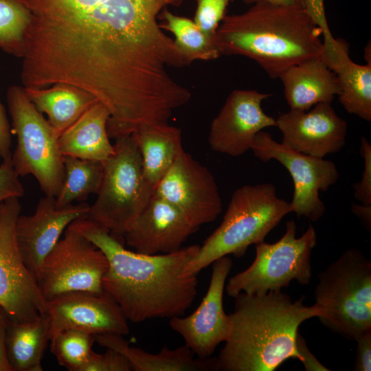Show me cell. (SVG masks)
I'll return each instance as SVG.
<instances>
[{"label": "cell", "instance_id": "cell-1", "mask_svg": "<svg viewBox=\"0 0 371 371\" xmlns=\"http://www.w3.org/2000/svg\"><path fill=\"white\" fill-rule=\"evenodd\" d=\"M30 12L24 88L79 87L109 111L110 138L168 123L192 93L169 69L190 63L158 22L185 0H22Z\"/></svg>", "mask_w": 371, "mask_h": 371}, {"label": "cell", "instance_id": "cell-2", "mask_svg": "<svg viewBox=\"0 0 371 371\" xmlns=\"http://www.w3.org/2000/svg\"><path fill=\"white\" fill-rule=\"evenodd\" d=\"M71 225L106 256L109 267L103 289L128 321L182 316L192 306L198 292V275L188 267L200 245L145 254L126 249L117 237L85 217Z\"/></svg>", "mask_w": 371, "mask_h": 371}, {"label": "cell", "instance_id": "cell-3", "mask_svg": "<svg viewBox=\"0 0 371 371\" xmlns=\"http://www.w3.org/2000/svg\"><path fill=\"white\" fill-rule=\"evenodd\" d=\"M234 298L230 331L214 361L216 370L274 371L289 359L299 360V326L324 315L317 304L304 305V296L293 301L281 291L240 293Z\"/></svg>", "mask_w": 371, "mask_h": 371}, {"label": "cell", "instance_id": "cell-4", "mask_svg": "<svg viewBox=\"0 0 371 371\" xmlns=\"http://www.w3.org/2000/svg\"><path fill=\"white\" fill-rule=\"evenodd\" d=\"M321 36L304 5L258 1L243 13L225 15L214 43L221 55L251 59L278 78L293 65L323 57Z\"/></svg>", "mask_w": 371, "mask_h": 371}, {"label": "cell", "instance_id": "cell-5", "mask_svg": "<svg viewBox=\"0 0 371 371\" xmlns=\"http://www.w3.org/2000/svg\"><path fill=\"white\" fill-rule=\"evenodd\" d=\"M292 212L290 202L278 197L271 183L245 185L232 194L220 225L199 247L188 270L198 275L217 259L243 256Z\"/></svg>", "mask_w": 371, "mask_h": 371}, {"label": "cell", "instance_id": "cell-6", "mask_svg": "<svg viewBox=\"0 0 371 371\" xmlns=\"http://www.w3.org/2000/svg\"><path fill=\"white\" fill-rule=\"evenodd\" d=\"M114 153L103 162L102 182L86 218L115 237L124 236L155 193L146 179L132 135L115 139Z\"/></svg>", "mask_w": 371, "mask_h": 371}, {"label": "cell", "instance_id": "cell-7", "mask_svg": "<svg viewBox=\"0 0 371 371\" xmlns=\"http://www.w3.org/2000/svg\"><path fill=\"white\" fill-rule=\"evenodd\" d=\"M318 318L331 330L355 339L371 329V262L359 249H346L318 276Z\"/></svg>", "mask_w": 371, "mask_h": 371}, {"label": "cell", "instance_id": "cell-8", "mask_svg": "<svg viewBox=\"0 0 371 371\" xmlns=\"http://www.w3.org/2000/svg\"><path fill=\"white\" fill-rule=\"evenodd\" d=\"M6 100L16 135L11 156L16 172L19 177L32 175L45 195L56 197L64 176L58 135L30 100L23 87H10Z\"/></svg>", "mask_w": 371, "mask_h": 371}, {"label": "cell", "instance_id": "cell-9", "mask_svg": "<svg viewBox=\"0 0 371 371\" xmlns=\"http://www.w3.org/2000/svg\"><path fill=\"white\" fill-rule=\"evenodd\" d=\"M297 226L289 221L286 231L274 243L256 244V257L246 269L231 277L225 287L227 294L235 297L240 293L263 295L281 291L296 280L301 285L310 283L312 277L311 256L317 242L314 227L296 238Z\"/></svg>", "mask_w": 371, "mask_h": 371}, {"label": "cell", "instance_id": "cell-10", "mask_svg": "<svg viewBox=\"0 0 371 371\" xmlns=\"http://www.w3.org/2000/svg\"><path fill=\"white\" fill-rule=\"evenodd\" d=\"M104 254L71 224L44 259L36 281L47 301L72 292L102 293Z\"/></svg>", "mask_w": 371, "mask_h": 371}, {"label": "cell", "instance_id": "cell-11", "mask_svg": "<svg viewBox=\"0 0 371 371\" xmlns=\"http://www.w3.org/2000/svg\"><path fill=\"white\" fill-rule=\"evenodd\" d=\"M21 210L17 197L7 199L0 208V307L15 322L47 313V301L17 245L16 223Z\"/></svg>", "mask_w": 371, "mask_h": 371}, {"label": "cell", "instance_id": "cell-12", "mask_svg": "<svg viewBox=\"0 0 371 371\" xmlns=\"http://www.w3.org/2000/svg\"><path fill=\"white\" fill-rule=\"evenodd\" d=\"M251 150L258 159L265 162L276 159L289 172L294 184L292 212L312 221L324 214L326 207L319 192H326L339 178L334 162L293 150L262 131L256 135Z\"/></svg>", "mask_w": 371, "mask_h": 371}, {"label": "cell", "instance_id": "cell-13", "mask_svg": "<svg viewBox=\"0 0 371 371\" xmlns=\"http://www.w3.org/2000/svg\"><path fill=\"white\" fill-rule=\"evenodd\" d=\"M155 193L197 228L214 221L222 212L221 197L212 172L184 150L158 183Z\"/></svg>", "mask_w": 371, "mask_h": 371}, {"label": "cell", "instance_id": "cell-14", "mask_svg": "<svg viewBox=\"0 0 371 371\" xmlns=\"http://www.w3.org/2000/svg\"><path fill=\"white\" fill-rule=\"evenodd\" d=\"M209 287L197 308L186 317L170 319V328L181 336L185 346L199 358L207 359L227 339L231 327L223 308V293L232 260L226 256L213 262Z\"/></svg>", "mask_w": 371, "mask_h": 371}, {"label": "cell", "instance_id": "cell-15", "mask_svg": "<svg viewBox=\"0 0 371 371\" xmlns=\"http://www.w3.org/2000/svg\"><path fill=\"white\" fill-rule=\"evenodd\" d=\"M270 96L256 90L232 91L210 124V148L232 157L242 155L250 150L260 131L276 126V119L266 114L261 105Z\"/></svg>", "mask_w": 371, "mask_h": 371}, {"label": "cell", "instance_id": "cell-16", "mask_svg": "<svg viewBox=\"0 0 371 371\" xmlns=\"http://www.w3.org/2000/svg\"><path fill=\"white\" fill-rule=\"evenodd\" d=\"M49 341L58 333L76 329L94 335L129 333L128 320L106 292H72L47 301Z\"/></svg>", "mask_w": 371, "mask_h": 371}, {"label": "cell", "instance_id": "cell-17", "mask_svg": "<svg viewBox=\"0 0 371 371\" xmlns=\"http://www.w3.org/2000/svg\"><path fill=\"white\" fill-rule=\"evenodd\" d=\"M90 205L85 202L59 207L54 196L41 198L34 212L19 215L16 237L23 260L36 277L41 266L67 227L74 221L86 217Z\"/></svg>", "mask_w": 371, "mask_h": 371}, {"label": "cell", "instance_id": "cell-18", "mask_svg": "<svg viewBox=\"0 0 371 371\" xmlns=\"http://www.w3.org/2000/svg\"><path fill=\"white\" fill-rule=\"evenodd\" d=\"M276 121L282 133V144L299 153L324 158L346 144L347 123L331 103H319L308 111L291 109Z\"/></svg>", "mask_w": 371, "mask_h": 371}, {"label": "cell", "instance_id": "cell-19", "mask_svg": "<svg viewBox=\"0 0 371 371\" xmlns=\"http://www.w3.org/2000/svg\"><path fill=\"white\" fill-rule=\"evenodd\" d=\"M198 229L177 208L154 193L124 238L137 252L168 254L181 249Z\"/></svg>", "mask_w": 371, "mask_h": 371}, {"label": "cell", "instance_id": "cell-20", "mask_svg": "<svg viewBox=\"0 0 371 371\" xmlns=\"http://www.w3.org/2000/svg\"><path fill=\"white\" fill-rule=\"evenodd\" d=\"M278 78L291 110L308 111L319 103H331L339 91L336 74L323 57L293 65Z\"/></svg>", "mask_w": 371, "mask_h": 371}, {"label": "cell", "instance_id": "cell-21", "mask_svg": "<svg viewBox=\"0 0 371 371\" xmlns=\"http://www.w3.org/2000/svg\"><path fill=\"white\" fill-rule=\"evenodd\" d=\"M109 117L107 109L95 101L59 136L62 155L104 162L115 152L107 131Z\"/></svg>", "mask_w": 371, "mask_h": 371}, {"label": "cell", "instance_id": "cell-22", "mask_svg": "<svg viewBox=\"0 0 371 371\" xmlns=\"http://www.w3.org/2000/svg\"><path fill=\"white\" fill-rule=\"evenodd\" d=\"M95 341L101 346L122 355L134 371H203L214 368V361L195 359L185 345L175 349L166 346L157 354L131 346L122 336L113 334L95 335Z\"/></svg>", "mask_w": 371, "mask_h": 371}, {"label": "cell", "instance_id": "cell-23", "mask_svg": "<svg viewBox=\"0 0 371 371\" xmlns=\"http://www.w3.org/2000/svg\"><path fill=\"white\" fill-rule=\"evenodd\" d=\"M131 135L141 154L144 177L155 189L183 150L181 131L168 123L147 124Z\"/></svg>", "mask_w": 371, "mask_h": 371}, {"label": "cell", "instance_id": "cell-24", "mask_svg": "<svg viewBox=\"0 0 371 371\" xmlns=\"http://www.w3.org/2000/svg\"><path fill=\"white\" fill-rule=\"evenodd\" d=\"M25 91L60 136L73 124L97 100L87 91L65 83H56L42 89Z\"/></svg>", "mask_w": 371, "mask_h": 371}, {"label": "cell", "instance_id": "cell-25", "mask_svg": "<svg viewBox=\"0 0 371 371\" xmlns=\"http://www.w3.org/2000/svg\"><path fill=\"white\" fill-rule=\"evenodd\" d=\"M48 341L47 313L24 322L8 319L5 348L12 371H42V359Z\"/></svg>", "mask_w": 371, "mask_h": 371}, {"label": "cell", "instance_id": "cell-26", "mask_svg": "<svg viewBox=\"0 0 371 371\" xmlns=\"http://www.w3.org/2000/svg\"><path fill=\"white\" fill-rule=\"evenodd\" d=\"M340 104L350 114L371 120V63L360 65L348 58L335 71Z\"/></svg>", "mask_w": 371, "mask_h": 371}, {"label": "cell", "instance_id": "cell-27", "mask_svg": "<svg viewBox=\"0 0 371 371\" xmlns=\"http://www.w3.org/2000/svg\"><path fill=\"white\" fill-rule=\"evenodd\" d=\"M64 176L61 188L55 197L59 207L81 203L99 190L103 162L63 156Z\"/></svg>", "mask_w": 371, "mask_h": 371}, {"label": "cell", "instance_id": "cell-28", "mask_svg": "<svg viewBox=\"0 0 371 371\" xmlns=\"http://www.w3.org/2000/svg\"><path fill=\"white\" fill-rule=\"evenodd\" d=\"M162 30L171 32L181 53L190 64L194 60H210L221 56L214 39L205 35L189 18L176 15L165 8L159 13Z\"/></svg>", "mask_w": 371, "mask_h": 371}, {"label": "cell", "instance_id": "cell-29", "mask_svg": "<svg viewBox=\"0 0 371 371\" xmlns=\"http://www.w3.org/2000/svg\"><path fill=\"white\" fill-rule=\"evenodd\" d=\"M30 12L22 0H0V49L22 58Z\"/></svg>", "mask_w": 371, "mask_h": 371}, {"label": "cell", "instance_id": "cell-30", "mask_svg": "<svg viewBox=\"0 0 371 371\" xmlns=\"http://www.w3.org/2000/svg\"><path fill=\"white\" fill-rule=\"evenodd\" d=\"M49 341L51 352L61 366L69 371H81L93 350L95 336L76 329H66Z\"/></svg>", "mask_w": 371, "mask_h": 371}, {"label": "cell", "instance_id": "cell-31", "mask_svg": "<svg viewBox=\"0 0 371 371\" xmlns=\"http://www.w3.org/2000/svg\"><path fill=\"white\" fill-rule=\"evenodd\" d=\"M304 7L322 31L323 58L330 68H333L348 55V46L344 41L333 37L326 20L324 0H304Z\"/></svg>", "mask_w": 371, "mask_h": 371}, {"label": "cell", "instance_id": "cell-32", "mask_svg": "<svg viewBox=\"0 0 371 371\" xmlns=\"http://www.w3.org/2000/svg\"><path fill=\"white\" fill-rule=\"evenodd\" d=\"M197 8L194 22L207 36L214 38L221 22L225 16L229 2L232 0H196Z\"/></svg>", "mask_w": 371, "mask_h": 371}, {"label": "cell", "instance_id": "cell-33", "mask_svg": "<svg viewBox=\"0 0 371 371\" xmlns=\"http://www.w3.org/2000/svg\"><path fill=\"white\" fill-rule=\"evenodd\" d=\"M126 359L120 353L107 348L104 354L91 352L81 371H131Z\"/></svg>", "mask_w": 371, "mask_h": 371}, {"label": "cell", "instance_id": "cell-34", "mask_svg": "<svg viewBox=\"0 0 371 371\" xmlns=\"http://www.w3.org/2000/svg\"><path fill=\"white\" fill-rule=\"evenodd\" d=\"M24 193L23 186L12 165L11 158L3 160L0 165V208L7 199L22 197Z\"/></svg>", "mask_w": 371, "mask_h": 371}, {"label": "cell", "instance_id": "cell-35", "mask_svg": "<svg viewBox=\"0 0 371 371\" xmlns=\"http://www.w3.org/2000/svg\"><path fill=\"white\" fill-rule=\"evenodd\" d=\"M360 153L364 167L361 181L353 186L355 199L363 205H371V145L365 137H361Z\"/></svg>", "mask_w": 371, "mask_h": 371}, {"label": "cell", "instance_id": "cell-36", "mask_svg": "<svg viewBox=\"0 0 371 371\" xmlns=\"http://www.w3.org/2000/svg\"><path fill=\"white\" fill-rule=\"evenodd\" d=\"M357 344L354 366L355 371L371 370V329L367 330L355 339Z\"/></svg>", "mask_w": 371, "mask_h": 371}, {"label": "cell", "instance_id": "cell-37", "mask_svg": "<svg viewBox=\"0 0 371 371\" xmlns=\"http://www.w3.org/2000/svg\"><path fill=\"white\" fill-rule=\"evenodd\" d=\"M296 347L299 355V360L303 363L306 371H329L330 370L322 364L308 349L303 337L298 333L296 339Z\"/></svg>", "mask_w": 371, "mask_h": 371}, {"label": "cell", "instance_id": "cell-38", "mask_svg": "<svg viewBox=\"0 0 371 371\" xmlns=\"http://www.w3.org/2000/svg\"><path fill=\"white\" fill-rule=\"evenodd\" d=\"M11 128L4 106L0 102V157L11 158Z\"/></svg>", "mask_w": 371, "mask_h": 371}, {"label": "cell", "instance_id": "cell-39", "mask_svg": "<svg viewBox=\"0 0 371 371\" xmlns=\"http://www.w3.org/2000/svg\"><path fill=\"white\" fill-rule=\"evenodd\" d=\"M8 317L0 307V371H12L8 359L5 348V335Z\"/></svg>", "mask_w": 371, "mask_h": 371}, {"label": "cell", "instance_id": "cell-40", "mask_svg": "<svg viewBox=\"0 0 371 371\" xmlns=\"http://www.w3.org/2000/svg\"><path fill=\"white\" fill-rule=\"evenodd\" d=\"M352 212L360 219L365 228L370 231L371 229V205L353 203L351 207Z\"/></svg>", "mask_w": 371, "mask_h": 371}, {"label": "cell", "instance_id": "cell-41", "mask_svg": "<svg viewBox=\"0 0 371 371\" xmlns=\"http://www.w3.org/2000/svg\"><path fill=\"white\" fill-rule=\"evenodd\" d=\"M246 3H256L258 1H265L275 5H304V0H243Z\"/></svg>", "mask_w": 371, "mask_h": 371}, {"label": "cell", "instance_id": "cell-42", "mask_svg": "<svg viewBox=\"0 0 371 371\" xmlns=\"http://www.w3.org/2000/svg\"></svg>", "mask_w": 371, "mask_h": 371}]
</instances>
